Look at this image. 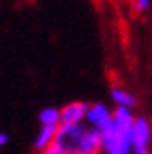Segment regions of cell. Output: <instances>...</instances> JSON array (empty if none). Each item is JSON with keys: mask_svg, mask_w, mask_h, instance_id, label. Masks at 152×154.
I'll use <instances>...</instances> for the list:
<instances>
[{"mask_svg": "<svg viewBox=\"0 0 152 154\" xmlns=\"http://www.w3.org/2000/svg\"><path fill=\"white\" fill-rule=\"evenodd\" d=\"M136 113L126 109H115L113 121L101 136V154H132V127Z\"/></svg>", "mask_w": 152, "mask_h": 154, "instance_id": "1", "label": "cell"}, {"mask_svg": "<svg viewBox=\"0 0 152 154\" xmlns=\"http://www.w3.org/2000/svg\"><path fill=\"white\" fill-rule=\"evenodd\" d=\"M54 146L61 154H101V136L87 125H61Z\"/></svg>", "mask_w": 152, "mask_h": 154, "instance_id": "2", "label": "cell"}, {"mask_svg": "<svg viewBox=\"0 0 152 154\" xmlns=\"http://www.w3.org/2000/svg\"><path fill=\"white\" fill-rule=\"evenodd\" d=\"M132 154H152V122L144 115H136L134 119Z\"/></svg>", "mask_w": 152, "mask_h": 154, "instance_id": "3", "label": "cell"}, {"mask_svg": "<svg viewBox=\"0 0 152 154\" xmlns=\"http://www.w3.org/2000/svg\"><path fill=\"white\" fill-rule=\"evenodd\" d=\"M113 113H115V109H111L107 103H101V101H97V103H89V107H87V117H85V125L89 128H93L95 132H103L105 128L111 125Z\"/></svg>", "mask_w": 152, "mask_h": 154, "instance_id": "4", "label": "cell"}, {"mask_svg": "<svg viewBox=\"0 0 152 154\" xmlns=\"http://www.w3.org/2000/svg\"><path fill=\"white\" fill-rule=\"evenodd\" d=\"M87 107H89L87 101H69L63 107H59L61 125H85Z\"/></svg>", "mask_w": 152, "mask_h": 154, "instance_id": "5", "label": "cell"}, {"mask_svg": "<svg viewBox=\"0 0 152 154\" xmlns=\"http://www.w3.org/2000/svg\"><path fill=\"white\" fill-rule=\"evenodd\" d=\"M109 95L113 101V109H126V111H134L136 109V95L129 87L121 85V83H113L109 89Z\"/></svg>", "mask_w": 152, "mask_h": 154, "instance_id": "6", "label": "cell"}, {"mask_svg": "<svg viewBox=\"0 0 152 154\" xmlns=\"http://www.w3.org/2000/svg\"><path fill=\"white\" fill-rule=\"evenodd\" d=\"M55 134H57V128H49V127H40L36 132V136H34V142H32V146H34V152H44V150L51 148V146L55 144Z\"/></svg>", "mask_w": 152, "mask_h": 154, "instance_id": "7", "label": "cell"}, {"mask_svg": "<svg viewBox=\"0 0 152 154\" xmlns=\"http://www.w3.org/2000/svg\"><path fill=\"white\" fill-rule=\"evenodd\" d=\"M38 122L40 127H49V128H59L61 127V113H59V107L54 105H48L40 111L38 115Z\"/></svg>", "mask_w": 152, "mask_h": 154, "instance_id": "8", "label": "cell"}, {"mask_svg": "<svg viewBox=\"0 0 152 154\" xmlns=\"http://www.w3.org/2000/svg\"><path fill=\"white\" fill-rule=\"evenodd\" d=\"M150 8H152V0H132V10L138 16L150 12Z\"/></svg>", "mask_w": 152, "mask_h": 154, "instance_id": "9", "label": "cell"}, {"mask_svg": "<svg viewBox=\"0 0 152 154\" xmlns=\"http://www.w3.org/2000/svg\"><path fill=\"white\" fill-rule=\"evenodd\" d=\"M38 154H61L59 152L57 148H55V146H51V148H48V150H44V152H38Z\"/></svg>", "mask_w": 152, "mask_h": 154, "instance_id": "10", "label": "cell"}, {"mask_svg": "<svg viewBox=\"0 0 152 154\" xmlns=\"http://www.w3.org/2000/svg\"><path fill=\"white\" fill-rule=\"evenodd\" d=\"M6 142H8V134H6V132H0V148H2Z\"/></svg>", "mask_w": 152, "mask_h": 154, "instance_id": "11", "label": "cell"}]
</instances>
